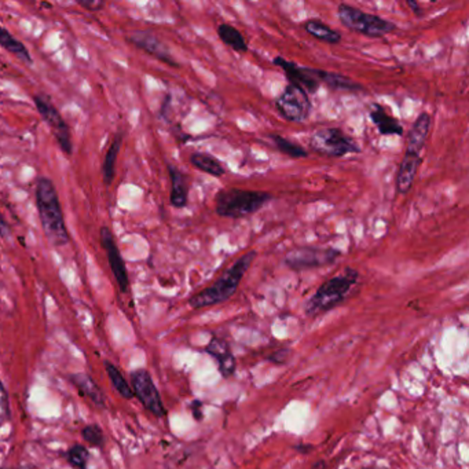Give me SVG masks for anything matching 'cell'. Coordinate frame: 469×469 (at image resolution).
Returning <instances> with one entry per match:
<instances>
[{
	"instance_id": "30",
	"label": "cell",
	"mask_w": 469,
	"mask_h": 469,
	"mask_svg": "<svg viewBox=\"0 0 469 469\" xmlns=\"http://www.w3.org/2000/svg\"><path fill=\"white\" fill-rule=\"evenodd\" d=\"M10 420V402L6 387L0 380V426H4Z\"/></svg>"
},
{
	"instance_id": "12",
	"label": "cell",
	"mask_w": 469,
	"mask_h": 469,
	"mask_svg": "<svg viewBox=\"0 0 469 469\" xmlns=\"http://www.w3.org/2000/svg\"><path fill=\"white\" fill-rule=\"evenodd\" d=\"M273 64L277 65L285 72L289 85H298L308 95L316 94L318 91L320 83L316 79V76L313 73V68L300 66L293 61H288V60L282 58V55H277L273 60Z\"/></svg>"
},
{
	"instance_id": "7",
	"label": "cell",
	"mask_w": 469,
	"mask_h": 469,
	"mask_svg": "<svg viewBox=\"0 0 469 469\" xmlns=\"http://www.w3.org/2000/svg\"><path fill=\"white\" fill-rule=\"evenodd\" d=\"M340 256V251L332 247H298L285 255L284 263L293 271H304L333 264Z\"/></svg>"
},
{
	"instance_id": "35",
	"label": "cell",
	"mask_w": 469,
	"mask_h": 469,
	"mask_svg": "<svg viewBox=\"0 0 469 469\" xmlns=\"http://www.w3.org/2000/svg\"><path fill=\"white\" fill-rule=\"evenodd\" d=\"M295 448L298 450V451H300V453H310V451H313V448H314V446L313 445H298V446H295Z\"/></svg>"
},
{
	"instance_id": "34",
	"label": "cell",
	"mask_w": 469,
	"mask_h": 469,
	"mask_svg": "<svg viewBox=\"0 0 469 469\" xmlns=\"http://www.w3.org/2000/svg\"><path fill=\"white\" fill-rule=\"evenodd\" d=\"M406 4L411 9V11L417 16V17H423V10L420 7V4L417 1H413V0H406Z\"/></svg>"
},
{
	"instance_id": "36",
	"label": "cell",
	"mask_w": 469,
	"mask_h": 469,
	"mask_svg": "<svg viewBox=\"0 0 469 469\" xmlns=\"http://www.w3.org/2000/svg\"><path fill=\"white\" fill-rule=\"evenodd\" d=\"M311 469H326V463L320 460L318 463H316Z\"/></svg>"
},
{
	"instance_id": "25",
	"label": "cell",
	"mask_w": 469,
	"mask_h": 469,
	"mask_svg": "<svg viewBox=\"0 0 469 469\" xmlns=\"http://www.w3.org/2000/svg\"><path fill=\"white\" fill-rule=\"evenodd\" d=\"M122 144H123V135L119 132L109 149H107V154H105V160H104V166H102V175H104V182L105 185H110L114 179V175H116V161H117V157H119V153H120V149H122Z\"/></svg>"
},
{
	"instance_id": "28",
	"label": "cell",
	"mask_w": 469,
	"mask_h": 469,
	"mask_svg": "<svg viewBox=\"0 0 469 469\" xmlns=\"http://www.w3.org/2000/svg\"><path fill=\"white\" fill-rule=\"evenodd\" d=\"M66 460L72 467L77 469H87V464L90 460L88 450L82 445H75L68 450Z\"/></svg>"
},
{
	"instance_id": "18",
	"label": "cell",
	"mask_w": 469,
	"mask_h": 469,
	"mask_svg": "<svg viewBox=\"0 0 469 469\" xmlns=\"http://www.w3.org/2000/svg\"><path fill=\"white\" fill-rule=\"evenodd\" d=\"M313 73L316 79L320 82V85H326L330 90L335 91H343V92H351V94H360L365 92V87L352 79L336 73V72H329V70H322V69H314Z\"/></svg>"
},
{
	"instance_id": "4",
	"label": "cell",
	"mask_w": 469,
	"mask_h": 469,
	"mask_svg": "<svg viewBox=\"0 0 469 469\" xmlns=\"http://www.w3.org/2000/svg\"><path fill=\"white\" fill-rule=\"evenodd\" d=\"M273 198L269 192L226 188L215 195V212L220 217L242 219L259 212Z\"/></svg>"
},
{
	"instance_id": "21",
	"label": "cell",
	"mask_w": 469,
	"mask_h": 469,
	"mask_svg": "<svg viewBox=\"0 0 469 469\" xmlns=\"http://www.w3.org/2000/svg\"><path fill=\"white\" fill-rule=\"evenodd\" d=\"M190 163L194 168L204 173H208L213 178H222L226 173L225 164L210 153H204V151L193 153L190 156Z\"/></svg>"
},
{
	"instance_id": "20",
	"label": "cell",
	"mask_w": 469,
	"mask_h": 469,
	"mask_svg": "<svg viewBox=\"0 0 469 469\" xmlns=\"http://www.w3.org/2000/svg\"><path fill=\"white\" fill-rule=\"evenodd\" d=\"M69 380L79 389V392L83 397L91 399L95 405L99 406V407H105V395H104L102 389L92 380L91 376H88L87 373H75V374H70Z\"/></svg>"
},
{
	"instance_id": "23",
	"label": "cell",
	"mask_w": 469,
	"mask_h": 469,
	"mask_svg": "<svg viewBox=\"0 0 469 469\" xmlns=\"http://www.w3.org/2000/svg\"><path fill=\"white\" fill-rule=\"evenodd\" d=\"M216 32H217V36L223 42V44L230 47L235 53H239V54L248 53V50H249L248 43L245 41V38L242 36V33L233 25L220 23V25H217Z\"/></svg>"
},
{
	"instance_id": "10",
	"label": "cell",
	"mask_w": 469,
	"mask_h": 469,
	"mask_svg": "<svg viewBox=\"0 0 469 469\" xmlns=\"http://www.w3.org/2000/svg\"><path fill=\"white\" fill-rule=\"evenodd\" d=\"M129 385L134 391V397L138 398L142 406L153 416L164 417L167 414L161 397L146 369H138L132 372Z\"/></svg>"
},
{
	"instance_id": "26",
	"label": "cell",
	"mask_w": 469,
	"mask_h": 469,
	"mask_svg": "<svg viewBox=\"0 0 469 469\" xmlns=\"http://www.w3.org/2000/svg\"><path fill=\"white\" fill-rule=\"evenodd\" d=\"M105 370L109 376L110 384L114 387V389L119 392V395L127 401L132 399L134 391L127 380L124 379V376L122 374V372L117 369V366L109 361H105Z\"/></svg>"
},
{
	"instance_id": "5",
	"label": "cell",
	"mask_w": 469,
	"mask_h": 469,
	"mask_svg": "<svg viewBox=\"0 0 469 469\" xmlns=\"http://www.w3.org/2000/svg\"><path fill=\"white\" fill-rule=\"evenodd\" d=\"M338 17L341 25L372 39H380L397 31V23L376 14L366 13L358 7L341 3L338 7Z\"/></svg>"
},
{
	"instance_id": "2",
	"label": "cell",
	"mask_w": 469,
	"mask_h": 469,
	"mask_svg": "<svg viewBox=\"0 0 469 469\" xmlns=\"http://www.w3.org/2000/svg\"><path fill=\"white\" fill-rule=\"evenodd\" d=\"M256 256V251L244 254L238 260H235L234 264L217 278L211 286L193 295L192 298H189V306L194 310H200L229 300L237 292L242 278L252 266Z\"/></svg>"
},
{
	"instance_id": "27",
	"label": "cell",
	"mask_w": 469,
	"mask_h": 469,
	"mask_svg": "<svg viewBox=\"0 0 469 469\" xmlns=\"http://www.w3.org/2000/svg\"><path fill=\"white\" fill-rule=\"evenodd\" d=\"M271 139L281 153L286 154L291 158L295 160H300V158H307L308 157V151L304 149L303 146H300L296 142H292L289 139H286L285 136L279 135V134H271Z\"/></svg>"
},
{
	"instance_id": "17",
	"label": "cell",
	"mask_w": 469,
	"mask_h": 469,
	"mask_svg": "<svg viewBox=\"0 0 469 469\" xmlns=\"http://www.w3.org/2000/svg\"><path fill=\"white\" fill-rule=\"evenodd\" d=\"M432 119L431 116L423 112L414 122V124L410 128L407 134V145H406V153L419 154L421 156V151L426 146V138L431 131Z\"/></svg>"
},
{
	"instance_id": "13",
	"label": "cell",
	"mask_w": 469,
	"mask_h": 469,
	"mask_svg": "<svg viewBox=\"0 0 469 469\" xmlns=\"http://www.w3.org/2000/svg\"><path fill=\"white\" fill-rule=\"evenodd\" d=\"M128 41L136 48L156 57L158 61L170 65L172 68H179V64L173 60L168 47L161 42L154 33L148 32V31H136V32L131 33Z\"/></svg>"
},
{
	"instance_id": "11",
	"label": "cell",
	"mask_w": 469,
	"mask_h": 469,
	"mask_svg": "<svg viewBox=\"0 0 469 469\" xmlns=\"http://www.w3.org/2000/svg\"><path fill=\"white\" fill-rule=\"evenodd\" d=\"M99 241H101L102 248L107 252L109 267H110L113 276L117 281V285H119L120 291L123 293H127L128 288H129L127 267H126L123 256L120 254V249L117 247L114 234L107 226L101 227V230H99Z\"/></svg>"
},
{
	"instance_id": "24",
	"label": "cell",
	"mask_w": 469,
	"mask_h": 469,
	"mask_svg": "<svg viewBox=\"0 0 469 469\" xmlns=\"http://www.w3.org/2000/svg\"><path fill=\"white\" fill-rule=\"evenodd\" d=\"M0 47H3L6 51H9L10 54L16 55L17 58H20L23 63L32 64L33 60L31 57L29 50L25 47L23 43L20 42L18 39H16L6 28H3L0 25Z\"/></svg>"
},
{
	"instance_id": "31",
	"label": "cell",
	"mask_w": 469,
	"mask_h": 469,
	"mask_svg": "<svg viewBox=\"0 0 469 469\" xmlns=\"http://www.w3.org/2000/svg\"><path fill=\"white\" fill-rule=\"evenodd\" d=\"M76 3L87 11H99L105 7L104 0H77Z\"/></svg>"
},
{
	"instance_id": "22",
	"label": "cell",
	"mask_w": 469,
	"mask_h": 469,
	"mask_svg": "<svg viewBox=\"0 0 469 469\" xmlns=\"http://www.w3.org/2000/svg\"><path fill=\"white\" fill-rule=\"evenodd\" d=\"M304 31L320 42L329 44H339L341 42V33L339 31L330 28L318 18H310L303 23Z\"/></svg>"
},
{
	"instance_id": "19",
	"label": "cell",
	"mask_w": 469,
	"mask_h": 469,
	"mask_svg": "<svg viewBox=\"0 0 469 469\" xmlns=\"http://www.w3.org/2000/svg\"><path fill=\"white\" fill-rule=\"evenodd\" d=\"M421 156L419 154H411V153H405L399 170H398V176H397V190L401 194H406L410 192L414 178L417 175V171L420 168L421 164Z\"/></svg>"
},
{
	"instance_id": "1",
	"label": "cell",
	"mask_w": 469,
	"mask_h": 469,
	"mask_svg": "<svg viewBox=\"0 0 469 469\" xmlns=\"http://www.w3.org/2000/svg\"><path fill=\"white\" fill-rule=\"evenodd\" d=\"M35 200L45 238L53 247H65L69 242V233L65 225L60 197L51 179L45 176L38 178Z\"/></svg>"
},
{
	"instance_id": "9",
	"label": "cell",
	"mask_w": 469,
	"mask_h": 469,
	"mask_svg": "<svg viewBox=\"0 0 469 469\" xmlns=\"http://www.w3.org/2000/svg\"><path fill=\"white\" fill-rule=\"evenodd\" d=\"M33 104L38 109L39 114L42 116L43 120L47 123V126L51 128L60 148L63 149L66 156H70L73 151V144H72V134L70 128L66 124L64 117L58 112V109L54 107L50 97L44 94H36L33 95Z\"/></svg>"
},
{
	"instance_id": "33",
	"label": "cell",
	"mask_w": 469,
	"mask_h": 469,
	"mask_svg": "<svg viewBox=\"0 0 469 469\" xmlns=\"http://www.w3.org/2000/svg\"><path fill=\"white\" fill-rule=\"evenodd\" d=\"M10 235H11V229H10L9 223L4 220L3 215L0 212V237L7 239V238H10Z\"/></svg>"
},
{
	"instance_id": "14",
	"label": "cell",
	"mask_w": 469,
	"mask_h": 469,
	"mask_svg": "<svg viewBox=\"0 0 469 469\" xmlns=\"http://www.w3.org/2000/svg\"><path fill=\"white\" fill-rule=\"evenodd\" d=\"M369 117L374 127L377 128L379 134L383 136H404V126L391 116L385 107L377 102L370 104L369 107Z\"/></svg>"
},
{
	"instance_id": "15",
	"label": "cell",
	"mask_w": 469,
	"mask_h": 469,
	"mask_svg": "<svg viewBox=\"0 0 469 469\" xmlns=\"http://www.w3.org/2000/svg\"><path fill=\"white\" fill-rule=\"evenodd\" d=\"M205 352L212 355L219 363V370L225 379L233 376L235 372V358L230 350L229 343L225 339L213 336L208 345L205 347Z\"/></svg>"
},
{
	"instance_id": "3",
	"label": "cell",
	"mask_w": 469,
	"mask_h": 469,
	"mask_svg": "<svg viewBox=\"0 0 469 469\" xmlns=\"http://www.w3.org/2000/svg\"><path fill=\"white\" fill-rule=\"evenodd\" d=\"M358 281L360 271L352 267H345L340 274L329 278L306 303V316L317 317L326 311H330L347 298Z\"/></svg>"
},
{
	"instance_id": "16",
	"label": "cell",
	"mask_w": 469,
	"mask_h": 469,
	"mask_svg": "<svg viewBox=\"0 0 469 469\" xmlns=\"http://www.w3.org/2000/svg\"><path fill=\"white\" fill-rule=\"evenodd\" d=\"M167 170L171 178V205L182 210L189 203V179L176 166L168 164Z\"/></svg>"
},
{
	"instance_id": "29",
	"label": "cell",
	"mask_w": 469,
	"mask_h": 469,
	"mask_svg": "<svg viewBox=\"0 0 469 469\" xmlns=\"http://www.w3.org/2000/svg\"><path fill=\"white\" fill-rule=\"evenodd\" d=\"M83 439L91 446V448H99L105 445V435L101 426L97 424H91L83 428L82 431Z\"/></svg>"
},
{
	"instance_id": "37",
	"label": "cell",
	"mask_w": 469,
	"mask_h": 469,
	"mask_svg": "<svg viewBox=\"0 0 469 469\" xmlns=\"http://www.w3.org/2000/svg\"><path fill=\"white\" fill-rule=\"evenodd\" d=\"M0 469H3V468H0Z\"/></svg>"
},
{
	"instance_id": "32",
	"label": "cell",
	"mask_w": 469,
	"mask_h": 469,
	"mask_svg": "<svg viewBox=\"0 0 469 469\" xmlns=\"http://www.w3.org/2000/svg\"><path fill=\"white\" fill-rule=\"evenodd\" d=\"M288 354H289V350H288V348H281V350L276 351L274 354H271L269 360L273 363H278V365H279V363L285 362V361H286Z\"/></svg>"
},
{
	"instance_id": "6",
	"label": "cell",
	"mask_w": 469,
	"mask_h": 469,
	"mask_svg": "<svg viewBox=\"0 0 469 469\" xmlns=\"http://www.w3.org/2000/svg\"><path fill=\"white\" fill-rule=\"evenodd\" d=\"M310 148L323 157L340 158L347 154L361 153L358 142L341 128H320L310 138Z\"/></svg>"
},
{
	"instance_id": "8",
	"label": "cell",
	"mask_w": 469,
	"mask_h": 469,
	"mask_svg": "<svg viewBox=\"0 0 469 469\" xmlns=\"http://www.w3.org/2000/svg\"><path fill=\"white\" fill-rule=\"evenodd\" d=\"M279 114L291 123H304L313 110L310 95L298 85H288L276 99Z\"/></svg>"
}]
</instances>
